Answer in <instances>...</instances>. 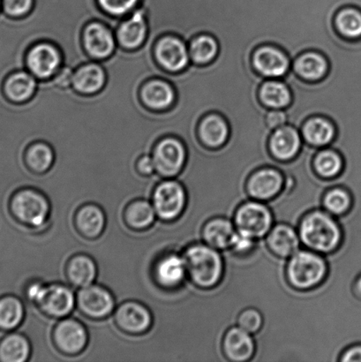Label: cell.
<instances>
[{
	"label": "cell",
	"instance_id": "6da1fadb",
	"mask_svg": "<svg viewBox=\"0 0 361 362\" xmlns=\"http://www.w3.org/2000/svg\"><path fill=\"white\" fill-rule=\"evenodd\" d=\"M302 248L326 255L341 247L343 231L337 217L324 209L307 213L298 228Z\"/></svg>",
	"mask_w": 361,
	"mask_h": 362
},
{
	"label": "cell",
	"instance_id": "7a4b0ae2",
	"mask_svg": "<svg viewBox=\"0 0 361 362\" xmlns=\"http://www.w3.org/2000/svg\"><path fill=\"white\" fill-rule=\"evenodd\" d=\"M182 254L186 263L187 279L194 286L208 289L220 283L225 272L221 251L199 241L187 246Z\"/></svg>",
	"mask_w": 361,
	"mask_h": 362
},
{
	"label": "cell",
	"instance_id": "3957f363",
	"mask_svg": "<svg viewBox=\"0 0 361 362\" xmlns=\"http://www.w3.org/2000/svg\"><path fill=\"white\" fill-rule=\"evenodd\" d=\"M328 263L325 255L302 248L286 263V277L293 288L307 291L320 286L326 279Z\"/></svg>",
	"mask_w": 361,
	"mask_h": 362
},
{
	"label": "cell",
	"instance_id": "277c9868",
	"mask_svg": "<svg viewBox=\"0 0 361 362\" xmlns=\"http://www.w3.org/2000/svg\"><path fill=\"white\" fill-rule=\"evenodd\" d=\"M151 203L158 219L167 224L177 222L187 205L185 186L177 179H161L155 186Z\"/></svg>",
	"mask_w": 361,
	"mask_h": 362
},
{
	"label": "cell",
	"instance_id": "5b68a950",
	"mask_svg": "<svg viewBox=\"0 0 361 362\" xmlns=\"http://www.w3.org/2000/svg\"><path fill=\"white\" fill-rule=\"evenodd\" d=\"M10 210L14 219L30 228L44 227L51 214V205L47 198L37 189H20L13 195Z\"/></svg>",
	"mask_w": 361,
	"mask_h": 362
},
{
	"label": "cell",
	"instance_id": "8992f818",
	"mask_svg": "<svg viewBox=\"0 0 361 362\" xmlns=\"http://www.w3.org/2000/svg\"><path fill=\"white\" fill-rule=\"evenodd\" d=\"M232 220L237 231L254 240L266 237L276 224L267 203L253 199L247 200L237 209Z\"/></svg>",
	"mask_w": 361,
	"mask_h": 362
},
{
	"label": "cell",
	"instance_id": "52a82bcc",
	"mask_svg": "<svg viewBox=\"0 0 361 362\" xmlns=\"http://www.w3.org/2000/svg\"><path fill=\"white\" fill-rule=\"evenodd\" d=\"M155 174L160 179H176L185 167L187 149L182 140L166 136L158 140L152 152Z\"/></svg>",
	"mask_w": 361,
	"mask_h": 362
},
{
	"label": "cell",
	"instance_id": "ba28073f",
	"mask_svg": "<svg viewBox=\"0 0 361 362\" xmlns=\"http://www.w3.org/2000/svg\"><path fill=\"white\" fill-rule=\"evenodd\" d=\"M155 284L165 291H178L187 280L185 260L182 252L172 249L155 259L152 266Z\"/></svg>",
	"mask_w": 361,
	"mask_h": 362
},
{
	"label": "cell",
	"instance_id": "9c48e42d",
	"mask_svg": "<svg viewBox=\"0 0 361 362\" xmlns=\"http://www.w3.org/2000/svg\"><path fill=\"white\" fill-rule=\"evenodd\" d=\"M76 307L85 318L99 321L108 318L114 313L116 301L108 288L91 284L78 291Z\"/></svg>",
	"mask_w": 361,
	"mask_h": 362
},
{
	"label": "cell",
	"instance_id": "30bf717a",
	"mask_svg": "<svg viewBox=\"0 0 361 362\" xmlns=\"http://www.w3.org/2000/svg\"><path fill=\"white\" fill-rule=\"evenodd\" d=\"M27 70L37 80L53 78L63 65V57L56 44L40 41L28 49L26 58Z\"/></svg>",
	"mask_w": 361,
	"mask_h": 362
},
{
	"label": "cell",
	"instance_id": "8fae6325",
	"mask_svg": "<svg viewBox=\"0 0 361 362\" xmlns=\"http://www.w3.org/2000/svg\"><path fill=\"white\" fill-rule=\"evenodd\" d=\"M56 349L66 356L83 353L88 344V333L83 322L74 318L60 319L52 333Z\"/></svg>",
	"mask_w": 361,
	"mask_h": 362
},
{
	"label": "cell",
	"instance_id": "7c38bea8",
	"mask_svg": "<svg viewBox=\"0 0 361 362\" xmlns=\"http://www.w3.org/2000/svg\"><path fill=\"white\" fill-rule=\"evenodd\" d=\"M154 55L158 65L170 73L184 71L191 63L189 45L176 35L166 34L158 38Z\"/></svg>",
	"mask_w": 361,
	"mask_h": 362
},
{
	"label": "cell",
	"instance_id": "4fadbf2b",
	"mask_svg": "<svg viewBox=\"0 0 361 362\" xmlns=\"http://www.w3.org/2000/svg\"><path fill=\"white\" fill-rule=\"evenodd\" d=\"M113 314L116 326L127 335H143L153 325V316L150 309L139 301L123 302L115 308Z\"/></svg>",
	"mask_w": 361,
	"mask_h": 362
},
{
	"label": "cell",
	"instance_id": "5bb4252c",
	"mask_svg": "<svg viewBox=\"0 0 361 362\" xmlns=\"http://www.w3.org/2000/svg\"><path fill=\"white\" fill-rule=\"evenodd\" d=\"M35 306L49 318L60 320L69 318L76 307V295L66 284H46L44 294Z\"/></svg>",
	"mask_w": 361,
	"mask_h": 362
},
{
	"label": "cell",
	"instance_id": "9a60e30c",
	"mask_svg": "<svg viewBox=\"0 0 361 362\" xmlns=\"http://www.w3.org/2000/svg\"><path fill=\"white\" fill-rule=\"evenodd\" d=\"M81 38L85 51L93 61H104L111 57L118 47L114 31L97 20L84 27Z\"/></svg>",
	"mask_w": 361,
	"mask_h": 362
},
{
	"label": "cell",
	"instance_id": "2e32d148",
	"mask_svg": "<svg viewBox=\"0 0 361 362\" xmlns=\"http://www.w3.org/2000/svg\"><path fill=\"white\" fill-rule=\"evenodd\" d=\"M252 63L254 70L266 79L283 80L292 69L289 56L272 44L256 48L253 52Z\"/></svg>",
	"mask_w": 361,
	"mask_h": 362
},
{
	"label": "cell",
	"instance_id": "e0dca14e",
	"mask_svg": "<svg viewBox=\"0 0 361 362\" xmlns=\"http://www.w3.org/2000/svg\"><path fill=\"white\" fill-rule=\"evenodd\" d=\"M285 186V174L274 167H263L254 171L247 182L250 199L267 203L281 194Z\"/></svg>",
	"mask_w": 361,
	"mask_h": 362
},
{
	"label": "cell",
	"instance_id": "ac0fdd59",
	"mask_svg": "<svg viewBox=\"0 0 361 362\" xmlns=\"http://www.w3.org/2000/svg\"><path fill=\"white\" fill-rule=\"evenodd\" d=\"M148 34L146 12L141 6H138L129 16H126L115 31L118 45L129 51L140 48L146 41Z\"/></svg>",
	"mask_w": 361,
	"mask_h": 362
},
{
	"label": "cell",
	"instance_id": "d6986e66",
	"mask_svg": "<svg viewBox=\"0 0 361 362\" xmlns=\"http://www.w3.org/2000/svg\"><path fill=\"white\" fill-rule=\"evenodd\" d=\"M303 138L300 129L286 124L275 129L268 140L272 156L282 162H288L298 156L302 150Z\"/></svg>",
	"mask_w": 361,
	"mask_h": 362
},
{
	"label": "cell",
	"instance_id": "ffe728a7",
	"mask_svg": "<svg viewBox=\"0 0 361 362\" xmlns=\"http://www.w3.org/2000/svg\"><path fill=\"white\" fill-rule=\"evenodd\" d=\"M222 347L229 362H250L256 354V344L252 334L235 325L225 334Z\"/></svg>",
	"mask_w": 361,
	"mask_h": 362
},
{
	"label": "cell",
	"instance_id": "44dd1931",
	"mask_svg": "<svg viewBox=\"0 0 361 362\" xmlns=\"http://www.w3.org/2000/svg\"><path fill=\"white\" fill-rule=\"evenodd\" d=\"M268 249L278 258L288 259L302 248L297 228L276 223L265 237Z\"/></svg>",
	"mask_w": 361,
	"mask_h": 362
},
{
	"label": "cell",
	"instance_id": "7402d4cb",
	"mask_svg": "<svg viewBox=\"0 0 361 362\" xmlns=\"http://www.w3.org/2000/svg\"><path fill=\"white\" fill-rule=\"evenodd\" d=\"M143 104L152 111H164L174 104L177 94L174 87L167 80L153 78L146 80L140 89Z\"/></svg>",
	"mask_w": 361,
	"mask_h": 362
},
{
	"label": "cell",
	"instance_id": "603a6c76",
	"mask_svg": "<svg viewBox=\"0 0 361 362\" xmlns=\"http://www.w3.org/2000/svg\"><path fill=\"white\" fill-rule=\"evenodd\" d=\"M73 224L81 236L87 240H95L105 230V213L101 207L94 203H87L77 210Z\"/></svg>",
	"mask_w": 361,
	"mask_h": 362
},
{
	"label": "cell",
	"instance_id": "cb8c5ba5",
	"mask_svg": "<svg viewBox=\"0 0 361 362\" xmlns=\"http://www.w3.org/2000/svg\"><path fill=\"white\" fill-rule=\"evenodd\" d=\"M107 75L97 61L86 63L74 70L72 87L81 95H94L105 86Z\"/></svg>",
	"mask_w": 361,
	"mask_h": 362
},
{
	"label": "cell",
	"instance_id": "d4e9b609",
	"mask_svg": "<svg viewBox=\"0 0 361 362\" xmlns=\"http://www.w3.org/2000/svg\"><path fill=\"white\" fill-rule=\"evenodd\" d=\"M292 69L307 82H319L328 75L330 65L326 57L316 51H307L292 62Z\"/></svg>",
	"mask_w": 361,
	"mask_h": 362
},
{
	"label": "cell",
	"instance_id": "484cf974",
	"mask_svg": "<svg viewBox=\"0 0 361 362\" xmlns=\"http://www.w3.org/2000/svg\"><path fill=\"white\" fill-rule=\"evenodd\" d=\"M198 135L201 142L211 149H218L227 142L230 126L224 116L211 112L201 119Z\"/></svg>",
	"mask_w": 361,
	"mask_h": 362
},
{
	"label": "cell",
	"instance_id": "4316f807",
	"mask_svg": "<svg viewBox=\"0 0 361 362\" xmlns=\"http://www.w3.org/2000/svg\"><path fill=\"white\" fill-rule=\"evenodd\" d=\"M300 133L303 140L310 145L325 147L333 142L337 129L330 119L316 115L307 119Z\"/></svg>",
	"mask_w": 361,
	"mask_h": 362
},
{
	"label": "cell",
	"instance_id": "83f0119b",
	"mask_svg": "<svg viewBox=\"0 0 361 362\" xmlns=\"http://www.w3.org/2000/svg\"><path fill=\"white\" fill-rule=\"evenodd\" d=\"M38 80L27 69L11 73L4 83V92L13 103L30 100L37 89Z\"/></svg>",
	"mask_w": 361,
	"mask_h": 362
},
{
	"label": "cell",
	"instance_id": "f1b7e54d",
	"mask_svg": "<svg viewBox=\"0 0 361 362\" xmlns=\"http://www.w3.org/2000/svg\"><path fill=\"white\" fill-rule=\"evenodd\" d=\"M98 269L91 256L77 254L70 258L66 265V277L73 286L83 288L94 284Z\"/></svg>",
	"mask_w": 361,
	"mask_h": 362
},
{
	"label": "cell",
	"instance_id": "f546056e",
	"mask_svg": "<svg viewBox=\"0 0 361 362\" xmlns=\"http://www.w3.org/2000/svg\"><path fill=\"white\" fill-rule=\"evenodd\" d=\"M236 233L233 220L218 217L204 224L201 237L203 241L219 251L230 248L232 239Z\"/></svg>",
	"mask_w": 361,
	"mask_h": 362
},
{
	"label": "cell",
	"instance_id": "4dcf8cb0",
	"mask_svg": "<svg viewBox=\"0 0 361 362\" xmlns=\"http://www.w3.org/2000/svg\"><path fill=\"white\" fill-rule=\"evenodd\" d=\"M157 214L152 203L143 199L134 200L126 206L123 219L126 226L134 231L148 230L153 226Z\"/></svg>",
	"mask_w": 361,
	"mask_h": 362
},
{
	"label": "cell",
	"instance_id": "1f68e13d",
	"mask_svg": "<svg viewBox=\"0 0 361 362\" xmlns=\"http://www.w3.org/2000/svg\"><path fill=\"white\" fill-rule=\"evenodd\" d=\"M261 103L270 109H286L292 102V90L285 80L266 79L259 89Z\"/></svg>",
	"mask_w": 361,
	"mask_h": 362
},
{
	"label": "cell",
	"instance_id": "d6a6232c",
	"mask_svg": "<svg viewBox=\"0 0 361 362\" xmlns=\"http://www.w3.org/2000/svg\"><path fill=\"white\" fill-rule=\"evenodd\" d=\"M25 164L35 175H44L51 170L55 162V153L47 143H31L25 151Z\"/></svg>",
	"mask_w": 361,
	"mask_h": 362
},
{
	"label": "cell",
	"instance_id": "836d02e7",
	"mask_svg": "<svg viewBox=\"0 0 361 362\" xmlns=\"http://www.w3.org/2000/svg\"><path fill=\"white\" fill-rule=\"evenodd\" d=\"M313 167L319 177L335 179L341 174L344 169V159L341 154L333 147H321L314 157Z\"/></svg>",
	"mask_w": 361,
	"mask_h": 362
},
{
	"label": "cell",
	"instance_id": "e575fe53",
	"mask_svg": "<svg viewBox=\"0 0 361 362\" xmlns=\"http://www.w3.org/2000/svg\"><path fill=\"white\" fill-rule=\"evenodd\" d=\"M30 354V342L23 334H10L0 342V361L4 362L27 361Z\"/></svg>",
	"mask_w": 361,
	"mask_h": 362
},
{
	"label": "cell",
	"instance_id": "d590c367",
	"mask_svg": "<svg viewBox=\"0 0 361 362\" xmlns=\"http://www.w3.org/2000/svg\"><path fill=\"white\" fill-rule=\"evenodd\" d=\"M189 51L191 62L200 66L208 65L218 54V41L211 34H200L190 42Z\"/></svg>",
	"mask_w": 361,
	"mask_h": 362
},
{
	"label": "cell",
	"instance_id": "8d00e7d4",
	"mask_svg": "<svg viewBox=\"0 0 361 362\" xmlns=\"http://www.w3.org/2000/svg\"><path fill=\"white\" fill-rule=\"evenodd\" d=\"M334 25L343 37L349 40L361 38V10L355 6H345L336 13Z\"/></svg>",
	"mask_w": 361,
	"mask_h": 362
},
{
	"label": "cell",
	"instance_id": "74e56055",
	"mask_svg": "<svg viewBox=\"0 0 361 362\" xmlns=\"http://www.w3.org/2000/svg\"><path fill=\"white\" fill-rule=\"evenodd\" d=\"M353 206V196L348 188L337 186L328 189L323 198V209L335 217L345 215Z\"/></svg>",
	"mask_w": 361,
	"mask_h": 362
},
{
	"label": "cell",
	"instance_id": "f35d334b",
	"mask_svg": "<svg viewBox=\"0 0 361 362\" xmlns=\"http://www.w3.org/2000/svg\"><path fill=\"white\" fill-rule=\"evenodd\" d=\"M25 308L23 302L14 296L0 298V329L12 330L23 322Z\"/></svg>",
	"mask_w": 361,
	"mask_h": 362
},
{
	"label": "cell",
	"instance_id": "ab89813d",
	"mask_svg": "<svg viewBox=\"0 0 361 362\" xmlns=\"http://www.w3.org/2000/svg\"><path fill=\"white\" fill-rule=\"evenodd\" d=\"M141 0H97V4L107 15L126 18L140 6Z\"/></svg>",
	"mask_w": 361,
	"mask_h": 362
},
{
	"label": "cell",
	"instance_id": "60d3db41",
	"mask_svg": "<svg viewBox=\"0 0 361 362\" xmlns=\"http://www.w3.org/2000/svg\"><path fill=\"white\" fill-rule=\"evenodd\" d=\"M237 325L246 332L256 334L264 325V316L258 309L249 308L240 313Z\"/></svg>",
	"mask_w": 361,
	"mask_h": 362
},
{
	"label": "cell",
	"instance_id": "b9f144b4",
	"mask_svg": "<svg viewBox=\"0 0 361 362\" xmlns=\"http://www.w3.org/2000/svg\"><path fill=\"white\" fill-rule=\"evenodd\" d=\"M34 4L35 0H2V10L10 17L20 18L32 11Z\"/></svg>",
	"mask_w": 361,
	"mask_h": 362
},
{
	"label": "cell",
	"instance_id": "7bdbcfd3",
	"mask_svg": "<svg viewBox=\"0 0 361 362\" xmlns=\"http://www.w3.org/2000/svg\"><path fill=\"white\" fill-rule=\"evenodd\" d=\"M256 243L257 240H254V238L247 236V235L240 234L236 230V233L232 239L230 249L237 255H245L254 251Z\"/></svg>",
	"mask_w": 361,
	"mask_h": 362
},
{
	"label": "cell",
	"instance_id": "ee69618b",
	"mask_svg": "<svg viewBox=\"0 0 361 362\" xmlns=\"http://www.w3.org/2000/svg\"><path fill=\"white\" fill-rule=\"evenodd\" d=\"M266 123L272 130L288 124V115L285 109H270L266 115Z\"/></svg>",
	"mask_w": 361,
	"mask_h": 362
},
{
	"label": "cell",
	"instance_id": "f6af8a7d",
	"mask_svg": "<svg viewBox=\"0 0 361 362\" xmlns=\"http://www.w3.org/2000/svg\"><path fill=\"white\" fill-rule=\"evenodd\" d=\"M137 174L143 178L151 177L155 174V167L152 155H143L136 163Z\"/></svg>",
	"mask_w": 361,
	"mask_h": 362
},
{
	"label": "cell",
	"instance_id": "bcb514c9",
	"mask_svg": "<svg viewBox=\"0 0 361 362\" xmlns=\"http://www.w3.org/2000/svg\"><path fill=\"white\" fill-rule=\"evenodd\" d=\"M74 69L69 66L62 65L61 68L53 76V82L60 88H69L72 86Z\"/></svg>",
	"mask_w": 361,
	"mask_h": 362
},
{
	"label": "cell",
	"instance_id": "7dc6e473",
	"mask_svg": "<svg viewBox=\"0 0 361 362\" xmlns=\"http://www.w3.org/2000/svg\"><path fill=\"white\" fill-rule=\"evenodd\" d=\"M45 287L46 284L41 282V281L35 280L28 284L26 291H25L28 300L35 304V306L37 305L42 294H44Z\"/></svg>",
	"mask_w": 361,
	"mask_h": 362
},
{
	"label": "cell",
	"instance_id": "c3c4849f",
	"mask_svg": "<svg viewBox=\"0 0 361 362\" xmlns=\"http://www.w3.org/2000/svg\"><path fill=\"white\" fill-rule=\"evenodd\" d=\"M338 362H361V344H355L343 351Z\"/></svg>",
	"mask_w": 361,
	"mask_h": 362
},
{
	"label": "cell",
	"instance_id": "681fc988",
	"mask_svg": "<svg viewBox=\"0 0 361 362\" xmlns=\"http://www.w3.org/2000/svg\"><path fill=\"white\" fill-rule=\"evenodd\" d=\"M353 294H355V296L361 300V274L353 283Z\"/></svg>",
	"mask_w": 361,
	"mask_h": 362
},
{
	"label": "cell",
	"instance_id": "f907efd6",
	"mask_svg": "<svg viewBox=\"0 0 361 362\" xmlns=\"http://www.w3.org/2000/svg\"><path fill=\"white\" fill-rule=\"evenodd\" d=\"M2 8V0H0V10Z\"/></svg>",
	"mask_w": 361,
	"mask_h": 362
}]
</instances>
